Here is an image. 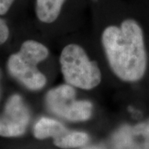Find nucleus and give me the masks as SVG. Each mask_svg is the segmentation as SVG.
I'll return each mask as SVG.
<instances>
[{"mask_svg":"<svg viewBox=\"0 0 149 149\" xmlns=\"http://www.w3.org/2000/svg\"><path fill=\"white\" fill-rule=\"evenodd\" d=\"M61 70L66 84L83 91H91L100 84L102 73L95 61L78 44H68L60 55Z\"/></svg>","mask_w":149,"mask_h":149,"instance_id":"3","label":"nucleus"},{"mask_svg":"<svg viewBox=\"0 0 149 149\" xmlns=\"http://www.w3.org/2000/svg\"><path fill=\"white\" fill-rule=\"evenodd\" d=\"M83 149H103L99 148V147H89V148H83Z\"/></svg>","mask_w":149,"mask_h":149,"instance_id":"12","label":"nucleus"},{"mask_svg":"<svg viewBox=\"0 0 149 149\" xmlns=\"http://www.w3.org/2000/svg\"><path fill=\"white\" fill-rule=\"evenodd\" d=\"M66 0H36V15L43 23H52L61 14Z\"/></svg>","mask_w":149,"mask_h":149,"instance_id":"7","label":"nucleus"},{"mask_svg":"<svg viewBox=\"0 0 149 149\" xmlns=\"http://www.w3.org/2000/svg\"><path fill=\"white\" fill-rule=\"evenodd\" d=\"M29 122L30 112L21 96H11L6 103L3 114L0 117V136L20 137L26 133Z\"/></svg>","mask_w":149,"mask_h":149,"instance_id":"5","label":"nucleus"},{"mask_svg":"<svg viewBox=\"0 0 149 149\" xmlns=\"http://www.w3.org/2000/svg\"><path fill=\"white\" fill-rule=\"evenodd\" d=\"M74 87L60 85L48 91L45 101L49 111L70 122H84L92 115L93 104L89 100H77Z\"/></svg>","mask_w":149,"mask_h":149,"instance_id":"4","label":"nucleus"},{"mask_svg":"<svg viewBox=\"0 0 149 149\" xmlns=\"http://www.w3.org/2000/svg\"><path fill=\"white\" fill-rule=\"evenodd\" d=\"M9 37V29L6 22L0 18V46L5 43Z\"/></svg>","mask_w":149,"mask_h":149,"instance_id":"10","label":"nucleus"},{"mask_svg":"<svg viewBox=\"0 0 149 149\" xmlns=\"http://www.w3.org/2000/svg\"><path fill=\"white\" fill-rule=\"evenodd\" d=\"M113 149H149V118L136 125H123L113 133Z\"/></svg>","mask_w":149,"mask_h":149,"instance_id":"6","label":"nucleus"},{"mask_svg":"<svg viewBox=\"0 0 149 149\" xmlns=\"http://www.w3.org/2000/svg\"><path fill=\"white\" fill-rule=\"evenodd\" d=\"M67 131L64 125L55 119L47 117H42L37 120L33 128V135L37 139L53 138L56 139Z\"/></svg>","mask_w":149,"mask_h":149,"instance_id":"8","label":"nucleus"},{"mask_svg":"<svg viewBox=\"0 0 149 149\" xmlns=\"http://www.w3.org/2000/svg\"><path fill=\"white\" fill-rule=\"evenodd\" d=\"M48 56L47 47L35 40H27L22 44L19 52L9 56L7 63L8 70L14 79L28 90H42L47 80L37 65Z\"/></svg>","mask_w":149,"mask_h":149,"instance_id":"2","label":"nucleus"},{"mask_svg":"<svg viewBox=\"0 0 149 149\" xmlns=\"http://www.w3.org/2000/svg\"><path fill=\"white\" fill-rule=\"evenodd\" d=\"M54 144L60 148H75L87 143L90 140L89 135L80 131H65L63 134L54 139Z\"/></svg>","mask_w":149,"mask_h":149,"instance_id":"9","label":"nucleus"},{"mask_svg":"<svg viewBox=\"0 0 149 149\" xmlns=\"http://www.w3.org/2000/svg\"><path fill=\"white\" fill-rule=\"evenodd\" d=\"M15 0H0V15L8 13Z\"/></svg>","mask_w":149,"mask_h":149,"instance_id":"11","label":"nucleus"},{"mask_svg":"<svg viewBox=\"0 0 149 149\" xmlns=\"http://www.w3.org/2000/svg\"><path fill=\"white\" fill-rule=\"evenodd\" d=\"M101 44L108 64L119 80L133 83L143 77L148 57L143 29L135 20L126 19L120 26L105 27Z\"/></svg>","mask_w":149,"mask_h":149,"instance_id":"1","label":"nucleus"}]
</instances>
